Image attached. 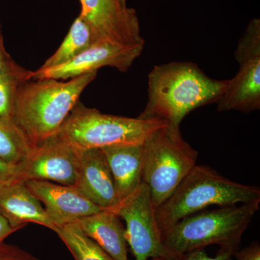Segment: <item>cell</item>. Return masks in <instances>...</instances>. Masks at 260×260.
Here are the masks:
<instances>
[{"mask_svg":"<svg viewBox=\"0 0 260 260\" xmlns=\"http://www.w3.org/2000/svg\"><path fill=\"white\" fill-rule=\"evenodd\" d=\"M148 79V102L138 118L177 127L191 111L218 102L229 80L213 79L189 61L156 65Z\"/></svg>","mask_w":260,"mask_h":260,"instance_id":"obj_1","label":"cell"},{"mask_svg":"<svg viewBox=\"0 0 260 260\" xmlns=\"http://www.w3.org/2000/svg\"><path fill=\"white\" fill-rule=\"evenodd\" d=\"M97 72L67 80H30L22 83L15 99L13 119L32 146L59 133Z\"/></svg>","mask_w":260,"mask_h":260,"instance_id":"obj_2","label":"cell"},{"mask_svg":"<svg viewBox=\"0 0 260 260\" xmlns=\"http://www.w3.org/2000/svg\"><path fill=\"white\" fill-rule=\"evenodd\" d=\"M259 208V202H255L193 214L162 231L164 245L177 259L210 245L237 251Z\"/></svg>","mask_w":260,"mask_h":260,"instance_id":"obj_3","label":"cell"},{"mask_svg":"<svg viewBox=\"0 0 260 260\" xmlns=\"http://www.w3.org/2000/svg\"><path fill=\"white\" fill-rule=\"evenodd\" d=\"M260 202L256 186L239 184L207 166L196 165L175 191L155 210L161 232L174 223L213 205L232 206Z\"/></svg>","mask_w":260,"mask_h":260,"instance_id":"obj_4","label":"cell"},{"mask_svg":"<svg viewBox=\"0 0 260 260\" xmlns=\"http://www.w3.org/2000/svg\"><path fill=\"white\" fill-rule=\"evenodd\" d=\"M198 155L179 127L169 124L154 131L143 143V181L155 210L197 165Z\"/></svg>","mask_w":260,"mask_h":260,"instance_id":"obj_5","label":"cell"},{"mask_svg":"<svg viewBox=\"0 0 260 260\" xmlns=\"http://www.w3.org/2000/svg\"><path fill=\"white\" fill-rule=\"evenodd\" d=\"M156 119L103 114L80 102L57 133L75 148H104L112 145L143 143L155 130L167 125Z\"/></svg>","mask_w":260,"mask_h":260,"instance_id":"obj_6","label":"cell"},{"mask_svg":"<svg viewBox=\"0 0 260 260\" xmlns=\"http://www.w3.org/2000/svg\"><path fill=\"white\" fill-rule=\"evenodd\" d=\"M239 70L216 103L219 112L249 114L260 109V20H251L238 44Z\"/></svg>","mask_w":260,"mask_h":260,"instance_id":"obj_7","label":"cell"},{"mask_svg":"<svg viewBox=\"0 0 260 260\" xmlns=\"http://www.w3.org/2000/svg\"><path fill=\"white\" fill-rule=\"evenodd\" d=\"M112 210L125 222L126 242L135 260H148L155 256L179 260L164 245L150 190L143 181Z\"/></svg>","mask_w":260,"mask_h":260,"instance_id":"obj_8","label":"cell"},{"mask_svg":"<svg viewBox=\"0 0 260 260\" xmlns=\"http://www.w3.org/2000/svg\"><path fill=\"white\" fill-rule=\"evenodd\" d=\"M144 46L145 44H124L99 40L64 64L54 68H40L32 72L31 80H70L98 72L104 67H112L125 73L141 55Z\"/></svg>","mask_w":260,"mask_h":260,"instance_id":"obj_9","label":"cell"},{"mask_svg":"<svg viewBox=\"0 0 260 260\" xmlns=\"http://www.w3.org/2000/svg\"><path fill=\"white\" fill-rule=\"evenodd\" d=\"M21 164L24 181L42 180L75 186L79 151L56 134L34 147Z\"/></svg>","mask_w":260,"mask_h":260,"instance_id":"obj_10","label":"cell"},{"mask_svg":"<svg viewBox=\"0 0 260 260\" xmlns=\"http://www.w3.org/2000/svg\"><path fill=\"white\" fill-rule=\"evenodd\" d=\"M82 18L98 40L124 44H145L136 11L118 0H80Z\"/></svg>","mask_w":260,"mask_h":260,"instance_id":"obj_11","label":"cell"},{"mask_svg":"<svg viewBox=\"0 0 260 260\" xmlns=\"http://www.w3.org/2000/svg\"><path fill=\"white\" fill-rule=\"evenodd\" d=\"M25 183L44 204V210L55 231L58 228L74 223L80 218L104 210L92 203L74 186L42 180H28Z\"/></svg>","mask_w":260,"mask_h":260,"instance_id":"obj_12","label":"cell"},{"mask_svg":"<svg viewBox=\"0 0 260 260\" xmlns=\"http://www.w3.org/2000/svg\"><path fill=\"white\" fill-rule=\"evenodd\" d=\"M78 151L79 167L74 186L102 209L114 210L119 200L102 149H78Z\"/></svg>","mask_w":260,"mask_h":260,"instance_id":"obj_13","label":"cell"},{"mask_svg":"<svg viewBox=\"0 0 260 260\" xmlns=\"http://www.w3.org/2000/svg\"><path fill=\"white\" fill-rule=\"evenodd\" d=\"M0 213L15 231L25 224L32 223L55 232V227L51 223L42 203L24 181L0 186Z\"/></svg>","mask_w":260,"mask_h":260,"instance_id":"obj_14","label":"cell"},{"mask_svg":"<svg viewBox=\"0 0 260 260\" xmlns=\"http://www.w3.org/2000/svg\"><path fill=\"white\" fill-rule=\"evenodd\" d=\"M114 179L119 204L143 182V143L102 148Z\"/></svg>","mask_w":260,"mask_h":260,"instance_id":"obj_15","label":"cell"},{"mask_svg":"<svg viewBox=\"0 0 260 260\" xmlns=\"http://www.w3.org/2000/svg\"><path fill=\"white\" fill-rule=\"evenodd\" d=\"M120 219L114 210L104 209L74 223L113 259L128 260L125 228Z\"/></svg>","mask_w":260,"mask_h":260,"instance_id":"obj_16","label":"cell"},{"mask_svg":"<svg viewBox=\"0 0 260 260\" xmlns=\"http://www.w3.org/2000/svg\"><path fill=\"white\" fill-rule=\"evenodd\" d=\"M98 41L90 25L80 15L73 22L61 45L41 68H54L64 64L79 55Z\"/></svg>","mask_w":260,"mask_h":260,"instance_id":"obj_17","label":"cell"},{"mask_svg":"<svg viewBox=\"0 0 260 260\" xmlns=\"http://www.w3.org/2000/svg\"><path fill=\"white\" fill-rule=\"evenodd\" d=\"M34 146L11 118L0 117V159L11 164L23 162Z\"/></svg>","mask_w":260,"mask_h":260,"instance_id":"obj_18","label":"cell"},{"mask_svg":"<svg viewBox=\"0 0 260 260\" xmlns=\"http://www.w3.org/2000/svg\"><path fill=\"white\" fill-rule=\"evenodd\" d=\"M55 233L75 260H114L100 246L85 235L77 224L58 228Z\"/></svg>","mask_w":260,"mask_h":260,"instance_id":"obj_19","label":"cell"},{"mask_svg":"<svg viewBox=\"0 0 260 260\" xmlns=\"http://www.w3.org/2000/svg\"><path fill=\"white\" fill-rule=\"evenodd\" d=\"M32 71L13 61L0 75V117L13 119L15 99L22 83L31 80Z\"/></svg>","mask_w":260,"mask_h":260,"instance_id":"obj_20","label":"cell"},{"mask_svg":"<svg viewBox=\"0 0 260 260\" xmlns=\"http://www.w3.org/2000/svg\"><path fill=\"white\" fill-rule=\"evenodd\" d=\"M23 180L22 164H11L0 159V186Z\"/></svg>","mask_w":260,"mask_h":260,"instance_id":"obj_21","label":"cell"},{"mask_svg":"<svg viewBox=\"0 0 260 260\" xmlns=\"http://www.w3.org/2000/svg\"><path fill=\"white\" fill-rule=\"evenodd\" d=\"M235 251L232 249L220 248L216 255L213 257L208 255L204 249H199L186 253L180 256L179 260H233Z\"/></svg>","mask_w":260,"mask_h":260,"instance_id":"obj_22","label":"cell"},{"mask_svg":"<svg viewBox=\"0 0 260 260\" xmlns=\"http://www.w3.org/2000/svg\"><path fill=\"white\" fill-rule=\"evenodd\" d=\"M0 260H39L16 246L0 244Z\"/></svg>","mask_w":260,"mask_h":260,"instance_id":"obj_23","label":"cell"},{"mask_svg":"<svg viewBox=\"0 0 260 260\" xmlns=\"http://www.w3.org/2000/svg\"><path fill=\"white\" fill-rule=\"evenodd\" d=\"M234 256L237 260H260V246L258 242L251 243L250 245L242 249L236 251Z\"/></svg>","mask_w":260,"mask_h":260,"instance_id":"obj_24","label":"cell"},{"mask_svg":"<svg viewBox=\"0 0 260 260\" xmlns=\"http://www.w3.org/2000/svg\"><path fill=\"white\" fill-rule=\"evenodd\" d=\"M14 60L5 49L3 32L0 25V75L10 66Z\"/></svg>","mask_w":260,"mask_h":260,"instance_id":"obj_25","label":"cell"},{"mask_svg":"<svg viewBox=\"0 0 260 260\" xmlns=\"http://www.w3.org/2000/svg\"><path fill=\"white\" fill-rule=\"evenodd\" d=\"M15 232L16 231L10 226L8 220L0 213V244H3L5 239Z\"/></svg>","mask_w":260,"mask_h":260,"instance_id":"obj_26","label":"cell"},{"mask_svg":"<svg viewBox=\"0 0 260 260\" xmlns=\"http://www.w3.org/2000/svg\"><path fill=\"white\" fill-rule=\"evenodd\" d=\"M152 260H169L167 258L161 257V256H155V257L151 258Z\"/></svg>","mask_w":260,"mask_h":260,"instance_id":"obj_27","label":"cell"},{"mask_svg":"<svg viewBox=\"0 0 260 260\" xmlns=\"http://www.w3.org/2000/svg\"><path fill=\"white\" fill-rule=\"evenodd\" d=\"M119 3H120L121 5H124V6H126V0H118Z\"/></svg>","mask_w":260,"mask_h":260,"instance_id":"obj_28","label":"cell"}]
</instances>
